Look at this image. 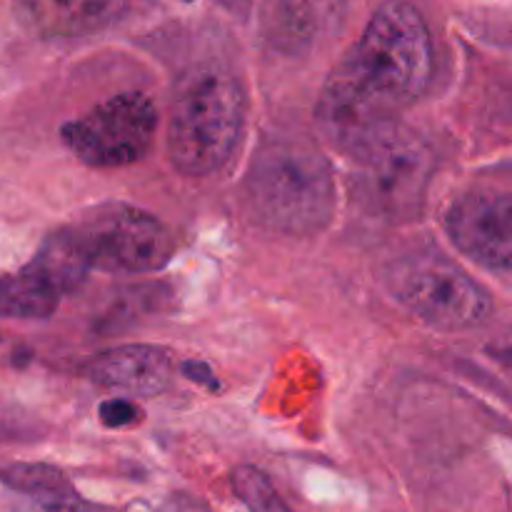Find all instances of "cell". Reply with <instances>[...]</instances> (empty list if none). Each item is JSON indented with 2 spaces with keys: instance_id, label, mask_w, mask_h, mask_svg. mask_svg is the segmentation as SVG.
<instances>
[{
  "instance_id": "cell-1",
  "label": "cell",
  "mask_w": 512,
  "mask_h": 512,
  "mask_svg": "<svg viewBox=\"0 0 512 512\" xmlns=\"http://www.w3.org/2000/svg\"><path fill=\"white\" fill-rule=\"evenodd\" d=\"M433 78V40L405 0H385L320 90L318 115L335 145L350 150L415 103Z\"/></svg>"
},
{
  "instance_id": "cell-2",
  "label": "cell",
  "mask_w": 512,
  "mask_h": 512,
  "mask_svg": "<svg viewBox=\"0 0 512 512\" xmlns=\"http://www.w3.org/2000/svg\"><path fill=\"white\" fill-rule=\"evenodd\" d=\"M248 213L280 235H315L335 213V178L328 158L305 138H270L255 150L243 178Z\"/></svg>"
},
{
  "instance_id": "cell-3",
  "label": "cell",
  "mask_w": 512,
  "mask_h": 512,
  "mask_svg": "<svg viewBox=\"0 0 512 512\" xmlns=\"http://www.w3.org/2000/svg\"><path fill=\"white\" fill-rule=\"evenodd\" d=\"M245 125V93L233 75H193L175 95L168 120V158L183 175H210L228 163Z\"/></svg>"
},
{
  "instance_id": "cell-4",
  "label": "cell",
  "mask_w": 512,
  "mask_h": 512,
  "mask_svg": "<svg viewBox=\"0 0 512 512\" xmlns=\"http://www.w3.org/2000/svg\"><path fill=\"white\" fill-rule=\"evenodd\" d=\"M350 158L353 195L370 218L403 223L423 210L435 158L413 130L388 125L355 145Z\"/></svg>"
},
{
  "instance_id": "cell-5",
  "label": "cell",
  "mask_w": 512,
  "mask_h": 512,
  "mask_svg": "<svg viewBox=\"0 0 512 512\" xmlns=\"http://www.w3.org/2000/svg\"><path fill=\"white\" fill-rule=\"evenodd\" d=\"M385 288L430 328L458 333L485 323L493 310L488 290L440 253H410L385 268Z\"/></svg>"
},
{
  "instance_id": "cell-6",
  "label": "cell",
  "mask_w": 512,
  "mask_h": 512,
  "mask_svg": "<svg viewBox=\"0 0 512 512\" xmlns=\"http://www.w3.org/2000/svg\"><path fill=\"white\" fill-rule=\"evenodd\" d=\"M70 230L90 268L103 273H153L175 253L173 233L155 215L125 203L100 205Z\"/></svg>"
},
{
  "instance_id": "cell-7",
  "label": "cell",
  "mask_w": 512,
  "mask_h": 512,
  "mask_svg": "<svg viewBox=\"0 0 512 512\" xmlns=\"http://www.w3.org/2000/svg\"><path fill=\"white\" fill-rule=\"evenodd\" d=\"M158 130V110L143 93H118L80 118L63 125L60 135L70 153L93 168H123L150 150Z\"/></svg>"
},
{
  "instance_id": "cell-8",
  "label": "cell",
  "mask_w": 512,
  "mask_h": 512,
  "mask_svg": "<svg viewBox=\"0 0 512 512\" xmlns=\"http://www.w3.org/2000/svg\"><path fill=\"white\" fill-rule=\"evenodd\" d=\"M450 240L473 263L488 270H512V193L473 190L445 213Z\"/></svg>"
},
{
  "instance_id": "cell-9",
  "label": "cell",
  "mask_w": 512,
  "mask_h": 512,
  "mask_svg": "<svg viewBox=\"0 0 512 512\" xmlns=\"http://www.w3.org/2000/svg\"><path fill=\"white\" fill-rule=\"evenodd\" d=\"M128 0H13L18 23L35 38H83L113 25Z\"/></svg>"
},
{
  "instance_id": "cell-10",
  "label": "cell",
  "mask_w": 512,
  "mask_h": 512,
  "mask_svg": "<svg viewBox=\"0 0 512 512\" xmlns=\"http://www.w3.org/2000/svg\"><path fill=\"white\" fill-rule=\"evenodd\" d=\"M93 383L130 395H158L175 375L173 355L155 345H120L95 355L85 368Z\"/></svg>"
},
{
  "instance_id": "cell-11",
  "label": "cell",
  "mask_w": 512,
  "mask_h": 512,
  "mask_svg": "<svg viewBox=\"0 0 512 512\" xmlns=\"http://www.w3.org/2000/svg\"><path fill=\"white\" fill-rule=\"evenodd\" d=\"M60 298L63 293L33 265H25L20 273L0 275V318H50L58 310Z\"/></svg>"
},
{
  "instance_id": "cell-12",
  "label": "cell",
  "mask_w": 512,
  "mask_h": 512,
  "mask_svg": "<svg viewBox=\"0 0 512 512\" xmlns=\"http://www.w3.org/2000/svg\"><path fill=\"white\" fill-rule=\"evenodd\" d=\"M345 0H280V25L288 40L313 45L340 28Z\"/></svg>"
},
{
  "instance_id": "cell-13",
  "label": "cell",
  "mask_w": 512,
  "mask_h": 512,
  "mask_svg": "<svg viewBox=\"0 0 512 512\" xmlns=\"http://www.w3.org/2000/svg\"><path fill=\"white\" fill-rule=\"evenodd\" d=\"M35 270L45 275L55 288L63 295L73 293L80 285L85 283L90 268L88 258L80 250L78 238L73 235V230H60V233H53L40 250L35 253V258L30 260Z\"/></svg>"
},
{
  "instance_id": "cell-14",
  "label": "cell",
  "mask_w": 512,
  "mask_h": 512,
  "mask_svg": "<svg viewBox=\"0 0 512 512\" xmlns=\"http://www.w3.org/2000/svg\"><path fill=\"white\" fill-rule=\"evenodd\" d=\"M230 483H233L235 495L243 500L248 512H293L285 505V500L280 498L278 490L273 488V483H270L263 470L240 465L230 475Z\"/></svg>"
},
{
  "instance_id": "cell-15",
  "label": "cell",
  "mask_w": 512,
  "mask_h": 512,
  "mask_svg": "<svg viewBox=\"0 0 512 512\" xmlns=\"http://www.w3.org/2000/svg\"><path fill=\"white\" fill-rule=\"evenodd\" d=\"M140 418V410L128 398H110L100 403V420L108 428H125Z\"/></svg>"
},
{
  "instance_id": "cell-16",
  "label": "cell",
  "mask_w": 512,
  "mask_h": 512,
  "mask_svg": "<svg viewBox=\"0 0 512 512\" xmlns=\"http://www.w3.org/2000/svg\"><path fill=\"white\" fill-rule=\"evenodd\" d=\"M180 368H183L185 378L195 380V383L205 385V388H210V390L218 388V380L213 378V373H210V368H205L203 363H195V360H185V363L180 365Z\"/></svg>"
},
{
  "instance_id": "cell-17",
  "label": "cell",
  "mask_w": 512,
  "mask_h": 512,
  "mask_svg": "<svg viewBox=\"0 0 512 512\" xmlns=\"http://www.w3.org/2000/svg\"><path fill=\"white\" fill-rule=\"evenodd\" d=\"M500 360H503V363L508 365V368L512 370V348L505 350V353H500Z\"/></svg>"
},
{
  "instance_id": "cell-18",
  "label": "cell",
  "mask_w": 512,
  "mask_h": 512,
  "mask_svg": "<svg viewBox=\"0 0 512 512\" xmlns=\"http://www.w3.org/2000/svg\"><path fill=\"white\" fill-rule=\"evenodd\" d=\"M188 3H190V0H188Z\"/></svg>"
}]
</instances>
